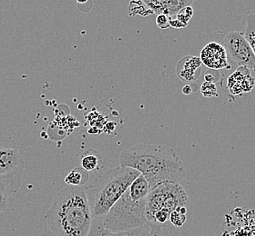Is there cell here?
<instances>
[{
	"label": "cell",
	"mask_w": 255,
	"mask_h": 236,
	"mask_svg": "<svg viewBox=\"0 0 255 236\" xmlns=\"http://www.w3.org/2000/svg\"><path fill=\"white\" fill-rule=\"evenodd\" d=\"M225 51L240 67L255 71V56L249 43L246 41L244 33L231 31L225 38Z\"/></svg>",
	"instance_id": "obj_6"
},
{
	"label": "cell",
	"mask_w": 255,
	"mask_h": 236,
	"mask_svg": "<svg viewBox=\"0 0 255 236\" xmlns=\"http://www.w3.org/2000/svg\"><path fill=\"white\" fill-rule=\"evenodd\" d=\"M201 65L202 62L199 57H184L178 63L177 75L184 81H194L201 75Z\"/></svg>",
	"instance_id": "obj_11"
},
{
	"label": "cell",
	"mask_w": 255,
	"mask_h": 236,
	"mask_svg": "<svg viewBox=\"0 0 255 236\" xmlns=\"http://www.w3.org/2000/svg\"><path fill=\"white\" fill-rule=\"evenodd\" d=\"M167 236V230L156 223L134 228L128 231H108L103 227L101 218H94L92 227L88 236Z\"/></svg>",
	"instance_id": "obj_7"
},
{
	"label": "cell",
	"mask_w": 255,
	"mask_h": 236,
	"mask_svg": "<svg viewBox=\"0 0 255 236\" xmlns=\"http://www.w3.org/2000/svg\"><path fill=\"white\" fill-rule=\"evenodd\" d=\"M25 165V160L17 149L0 148V186L7 194L20 189Z\"/></svg>",
	"instance_id": "obj_5"
},
{
	"label": "cell",
	"mask_w": 255,
	"mask_h": 236,
	"mask_svg": "<svg viewBox=\"0 0 255 236\" xmlns=\"http://www.w3.org/2000/svg\"><path fill=\"white\" fill-rule=\"evenodd\" d=\"M201 93L205 98H216L218 97V91L215 83L205 82L201 86Z\"/></svg>",
	"instance_id": "obj_19"
},
{
	"label": "cell",
	"mask_w": 255,
	"mask_h": 236,
	"mask_svg": "<svg viewBox=\"0 0 255 236\" xmlns=\"http://www.w3.org/2000/svg\"><path fill=\"white\" fill-rule=\"evenodd\" d=\"M194 85H186L184 86L183 89H182V92L184 93V95H191L192 93L195 92L197 89H194Z\"/></svg>",
	"instance_id": "obj_23"
},
{
	"label": "cell",
	"mask_w": 255,
	"mask_h": 236,
	"mask_svg": "<svg viewBox=\"0 0 255 236\" xmlns=\"http://www.w3.org/2000/svg\"><path fill=\"white\" fill-rule=\"evenodd\" d=\"M228 88L233 95H239L243 93L250 92L255 86V79L251 77L249 69L239 67L228 78Z\"/></svg>",
	"instance_id": "obj_10"
},
{
	"label": "cell",
	"mask_w": 255,
	"mask_h": 236,
	"mask_svg": "<svg viewBox=\"0 0 255 236\" xmlns=\"http://www.w3.org/2000/svg\"><path fill=\"white\" fill-rule=\"evenodd\" d=\"M129 14L131 16H134V15L147 16V15H152L153 13L148 8L147 5L144 4L143 1H133L129 5Z\"/></svg>",
	"instance_id": "obj_17"
},
{
	"label": "cell",
	"mask_w": 255,
	"mask_h": 236,
	"mask_svg": "<svg viewBox=\"0 0 255 236\" xmlns=\"http://www.w3.org/2000/svg\"><path fill=\"white\" fill-rule=\"evenodd\" d=\"M89 180V173L83 169L82 167H77L72 170L71 172L65 178V182L68 186L73 187H83L87 185Z\"/></svg>",
	"instance_id": "obj_13"
},
{
	"label": "cell",
	"mask_w": 255,
	"mask_h": 236,
	"mask_svg": "<svg viewBox=\"0 0 255 236\" xmlns=\"http://www.w3.org/2000/svg\"><path fill=\"white\" fill-rule=\"evenodd\" d=\"M171 17H169L166 15H159L156 17V25L160 29H167L170 27V22H171Z\"/></svg>",
	"instance_id": "obj_20"
},
{
	"label": "cell",
	"mask_w": 255,
	"mask_h": 236,
	"mask_svg": "<svg viewBox=\"0 0 255 236\" xmlns=\"http://www.w3.org/2000/svg\"><path fill=\"white\" fill-rule=\"evenodd\" d=\"M150 187L147 180L140 175L125 194L101 218V224L108 231H128L150 224L145 216V204Z\"/></svg>",
	"instance_id": "obj_4"
},
{
	"label": "cell",
	"mask_w": 255,
	"mask_h": 236,
	"mask_svg": "<svg viewBox=\"0 0 255 236\" xmlns=\"http://www.w3.org/2000/svg\"><path fill=\"white\" fill-rule=\"evenodd\" d=\"M193 15H194V9H193L192 5H189V6L184 7L182 10L179 11L175 19L180 21L185 26H188L189 22L192 19Z\"/></svg>",
	"instance_id": "obj_18"
},
{
	"label": "cell",
	"mask_w": 255,
	"mask_h": 236,
	"mask_svg": "<svg viewBox=\"0 0 255 236\" xmlns=\"http://www.w3.org/2000/svg\"><path fill=\"white\" fill-rule=\"evenodd\" d=\"M200 60L205 67L214 70L231 68L225 47L215 42L209 43L204 46L201 52Z\"/></svg>",
	"instance_id": "obj_8"
},
{
	"label": "cell",
	"mask_w": 255,
	"mask_h": 236,
	"mask_svg": "<svg viewBox=\"0 0 255 236\" xmlns=\"http://www.w3.org/2000/svg\"><path fill=\"white\" fill-rule=\"evenodd\" d=\"M119 164L138 171L147 180L150 190L163 182L180 184L186 177L182 160L168 145L136 144L123 151Z\"/></svg>",
	"instance_id": "obj_1"
},
{
	"label": "cell",
	"mask_w": 255,
	"mask_h": 236,
	"mask_svg": "<svg viewBox=\"0 0 255 236\" xmlns=\"http://www.w3.org/2000/svg\"><path fill=\"white\" fill-rule=\"evenodd\" d=\"M81 167L87 173L97 172L102 167V156L96 150H87L81 157Z\"/></svg>",
	"instance_id": "obj_12"
},
{
	"label": "cell",
	"mask_w": 255,
	"mask_h": 236,
	"mask_svg": "<svg viewBox=\"0 0 255 236\" xmlns=\"http://www.w3.org/2000/svg\"><path fill=\"white\" fill-rule=\"evenodd\" d=\"M173 182H163L154 186L148 194L145 204V216L149 223H155L154 216L161 210L164 205V201L168 195Z\"/></svg>",
	"instance_id": "obj_9"
},
{
	"label": "cell",
	"mask_w": 255,
	"mask_h": 236,
	"mask_svg": "<svg viewBox=\"0 0 255 236\" xmlns=\"http://www.w3.org/2000/svg\"><path fill=\"white\" fill-rule=\"evenodd\" d=\"M141 175L138 171L118 166L101 167L89 174L87 185L83 186L94 218H103L118 199Z\"/></svg>",
	"instance_id": "obj_3"
},
{
	"label": "cell",
	"mask_w": 255,
	"mask_h": 236,
	"mask_svg": "<svg viewBox=\"0 0 255 236\" xmlns=\"http://www.w3.org/2000/svg\"><path fill=\"white\" fill-rule=\"evenodd\" d=\"M44 218L47 236H88L94 220L84 188L73 186L55 195Z\"/></svg>",
	"instance_id": "obj_2"
},
{
	"label": "cell",
	"mask_w": 255,
	"mask_h": 236,
	"mask_svg": "<svg viewBox=\"0 0 255 236\" xmlns=\"http://www.w3.org/2000/svg\"><path fill=\"white\" fill-rule=\"evenodd\" d=\"M186 26H185V25H184L183 23H181L177 19H171V22H170V27H173V28H175V29H183V28L186 27Z\"/></svg>",
	"instance_id": "obj_22"
},
{
	"label": "cell",
	"mask_w": 255,
	"mask_h": 236,
	"mask_svg": "<svg viewBox=\"0 0 255 236\" xmlns=\"http://www.w3.org/2000/svg\"></svg>",
	"instance_id": "obj_24"
},
{
	"label": "cell",
	"mask_w": 255,
	"mask_h": 236,
	"mask_svg": "<svg viewBox=\"0 0 255 236\" xmlns=\"http://www.w3.org/2000/svg\"><path fill=\"white\" fill-rule=\"evenodd\" d=\"M246 28L244 33L246 41L249 43L255 56V12L250 11L246 14Z\"/></svg>",
	"instance_id": "obj_15"
},
{
	"label": "cell",
	"mask_w": 255,
	"mask_h": 236,
	"mask_svg": "<svg viewBox=\"0 0 255 236\" xmlns=\"http://www.w3.org/2000/svg\"><path fill=\"white\" fill-rule=\"evenodd\" d=\"M186 213L187 209L185 206H179L170 214L169 220L176 227H182L186 222Z\"/></svg>",
	"instance_id": "obj_16"
},
{
	"label": "cell",
	"mask_w": 255,
	"mask_h": 236,
	"mask_svg": "<svg viewBox=\"0 0 255 236\" xmlns=\"http://www.w3.org/2000/svg\"><path fill=\"white\" fill-rule=\"evenodd\" d=\"M8 194L0 186V213L5 212L8 207Z\"/></svg>",
	"instance_id": "obj_21"
},
{
	"label": "cell",
	"mask_w": 255,
	"mask_h": 236,
	"mask_svg": "<svg viewBox=\"0 0 255 236\" xmlns=\"http://www.w3.org/2000/svg\"><path fill=\"white\" fill-rule=\"evenodd\" d=\"M163 4V15H168L172 17L177 15L179 11L182 10L184 7L192 5L194 4L193 0H166L162 1Z\"/></svg>",
	"instance_id": "obj_14"
}]
</instances>
